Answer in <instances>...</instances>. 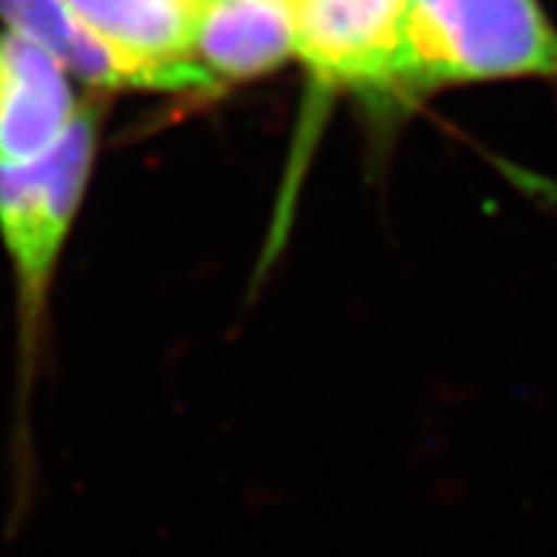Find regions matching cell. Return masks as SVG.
Returning <instances> with one entry per match:
<instances>
[{"label": "cell", "instance_id": "4", "mask_svg": "<svg viewBox=\"0 0 557 557\" xmlns=\"http://www.w3.org/2000/svg\"><path fill=\"white\" fill-rule=\"evenodd\" d=\"M71 71L17 32L0 35V164L49 153L79 113Z\"/></svg>", "mask_w": 557, "mask_h": 557}, {"label": "cell", "instance_id": "1", "mask_svg": "<svg viewBox=\"0 0 557 557\" xmlns=\"http://www.w3.org/2000/svg\"><path fill=\"white\" fill-rule=\"evenodd\" d=\"M493 79L557 83V26L541 0H410L403 91Z\"/></svg>", "mask_w": 557, "mask_h": 557}, {"label": "cell", "instance_id": "6", "mask_svg": "<svg viewBox=\"0 0 557 557\" xmlns=\"http://www.w3.org/2000/svg\"><path fill=\"white\" fill-rule=\"evenodd\" d=\"M190 57L212 83H235L295 57L289 0H198Z\"/></svg>", "mask_w": 557, "mask_h": 557}, {"label": "cell", "instance_id": "2", "mask_svg": "<svg viewBox=\"0 0 557 557\" xmlns=\"http://www.w3.org/2000/svg\"><path fill=\"white\" fill-rule=\"evenodd\" d=\"M99 113L79 108L69 134L26 164H0V235L12 255L23 318H37L83 201L97 153Z\"/></svg>", "mask_w": 557, "mask_h": 557}, {"label": "cell", "instance_id": "3", "mask_svg": "<svg viewBox=\"0 0 557 557\" xmlns=\"http://www.w3.org/2000/svg\"><path fill=\"white\" fill-rule=\"evenodd\" d=\"M410 0H289L295 57L318 83L403 91Z\"/></svg>", "mask_w": 557, "mask_h": 557}, {"label": "cell", "instance_id": "5", "mask_svg": "<svg viewBox=\"0 0 557 557\" xmlns=\"http://www.w3.org/2000/svg\"><path fill=\"white\" fill-rule=\"evenodd\" d=\"M94 35L156 71L168 91H201L212 83L193 63L190 37L198 0H65Z\"/></svg>", "mask_w": 557, "mask_h": 557}, {"label": "cell", "instance_id": "7", "mask_svg": "<svg viewBox=\"0 0 557 557\" xmlns=\"http://www.w3.org/2000/svg\"><path fill=\"white\" fill-rule=\"evenodd\" d=\"M0 17L9 23L12 32L49 49L74 77L97 88L168 91V85L156 71L111 49L71 12L65 0H0Z\"/></svg>", "mask_w": 557, "mask_h": 557}]
</instances>
